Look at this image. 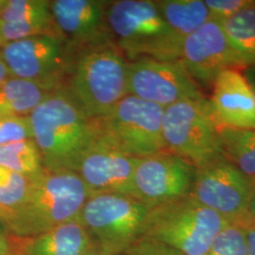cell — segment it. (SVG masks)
Here are the masks:
<instances>
[{
  "label": "cell",
  "instance_id": "9a60e30c",
  "mask_svg": "<svg viewBox=\"0 0 255 255\" xmlns=\"http://www.w3.org/2000/svg\"><path fill=\"white\" fill-rule=\"evenodd\" d=\"M137 161L136 157L108 146L99 139L82 155L73 172L91 194L119 193L131 196Z\"/></svg>",
  "mask_w": 255,
  "mask_h": 255
},
{
  "label": "cell",
  "instance_id": "4fadbf2b",
  "mask_svg": "<svg viewBox=\"0 0 255 255\" xmlns=\"http://www.w3.org/2000/svg\"><path fill=\"white\" fill-rule=\"evenodd\" d=\"M179 61L193 81L204 87H213L222 71L242 67L231 48L221 21L214 18L184 40Z\"/></svg>",
  "mask_w": 255,
  "mask_h": 255
},
{
  "label": "cell",
  "instance_id": "d6986e66",
  "mask_svg": "<svg viewBox=\"0 0 255 255\" xmlns=\"http://www.w3.org/2000/svg\"><path fill=\"white\" fill-rule=\"evenodd\" d=\"M221 25L242 67L255 66V1L221 20Z\"/></svg>",
  "mask_w": 255,
  "mask_h": 255
},
{
  "label": "cell",
  "instance_id": "e0dca14e",
  "mask_svg": "<svg viewBox=\"0 0 255 255\" xmlns=\"http://www.w3.org/2000/svg\"><path fill=\"white\" fill-rule=\"evenodd\" d=\"M94 248L76 219L31 238L14 237L15 255H85Z\"/></svg>",
  "mask_w": 255,
  "mask_h": 255
},
{
  "label": "cell",
  "instance_id": "83f0119b",
  "mask_svg": "<svg viewBox=\"0 0 255 255\" xmlns=\"http://www.w3.org/2000/svg\"><path fill=\"white\" fill-rule=\"evenodd\" d=\"M250 1L251 0H206L204 3L209 9L211 17L221 21L244 8Z\"/></svg>",
  "mask_w": 255,
  "mask_h": 255
},
{
  "label": "cell",
  "instance_id": "e575fe53",
  "mask_svg": "<svg viewBox=\"0 0 255 255\" xmlns=\"http://www.w3.org/2000/svg\"><path fill=\"white\" fill-rule=\"evenodd\" d=\"M250 84H251V86H252V89H253V92H254V96H255V82H250Z\"/></svg>",
  "mask_w": 255,
  "mask_h": 255
},
{
  "label": "cell",
  "instance_id": "5bb4252c",
  "mask_svg": "<svg viewBox=\"0 0 255 255\" xmlns=\"http://www.w3.org/2000/svg\"><path fill=\"white\" fill-rule=\"evenodd\" d=\"M109 2L101 0L50 1L55 27L78 53L91 46L113 42L107 21Z\"/></svg>",
  "mask_w": 255,
  "mask_h": 255
},
{
  "label": "cell",
  "instance_id": "ffe728a7",
  "mask_svg": "<svg viewBox=\"0 0 255 255\" xmlns=\"http://www.w3.org/2000/svg\"><path fill=\"white\" fill-rule=\"evenodd\" d=\"M48 93L35 82L9 78L0 84V116L27 117Z\"/></svg>",
  "mask_w": 255,
  "mask_h": 255
},
{
  "label": "cell",
  "instance_id": "9c48e42d",
  "mask_svg": "<svg viewBox=\"0 0 255 255\" xmlns=\"http://www.w3.org/2000/svg\"><path fill=\"white\" fill-rule=\"evenodd\" d=\"M78 52L58 33L29 37L0 47L11 78L35 82L47 92L62 88Z\"/></svg>",
  "mask_w": 255,
  "mask_h": 255
},
{
  "label": "cell",
  "instance_id": "d4e9b609",
  "mask_svg": "<svg viewBox=\"0 0 255 255\" xmlns=\"http://www.w3.org/2000/svg\"><path fill=\"white\" fill-rule=\"evenodd\" d=\"M205 255H248L243 226L239 223H230L222 229Z\"/></svg>",
  "mask_w": 255,
  "mask_h": 255
},
{
  "label": "cell",
  "instance_id": "7a4b0ae2",
  "mask_svg": "<svg viewBox=\"0 0 255 255\" xmlns=\"http://www.w3.org/2000/svg\"><path fill=\"white\" fill-rule=\"evenodd\" d=\"M91 193L73 171L42 169L29 177L24 206L7 226L19 238H31L78 219Z\"/></svg>",
  "mask_w": 255,
  "mask_h": 255
},
{
  "label": "cell",
  "instance_id": "d6a6232c",
  "mask_svg": "<svg viewBox=\"0 0 255 255\" xmlns=\"http://www.w3.org/2000/svg\"><path fill=\"white\" fill-rule=\"evenodd\" d=\"M85 255H112V254H108V253H105V252H102L101 250L97 249L96 247H94L93 249H91L87 254Z\"/></svg>",
  "mask_w": 255,
  "mask_h": 255
},
{
  "label": "cell",
  "instance_id": "7c38bea8",
  "mask_svg": "<svg viewBox=\"0 0 255 255\" xmlns=\"http://www.w3.org/2000/svg\"><path fill=\"white\" fill-rule=\"evenodd\" d=\"M128 94L167 107L201 94L180 61L141 58L128 63Z\"/></svg>",
  "mask_w": 255,
  "mask_h": 255
},
{
  "label": "cell",
  "instance_id": "603a6c76",
  "mask_svg": "<svg viewBox=\"0 0 255 255\" xmlns=\"http://www.w3.org/2000/svg\"><path fill=\"white\" fill-rule=\"evenodd\" d=\"M0 167L31 177L43 169L41 155L32 139L0 146Z\"/></svg>",
  "mask_w": 255,
  "mask_h": 255
},
{
  "label": "cell",
  "instance_id": "4dcf8cb0",
  "mask_svg": "<svg viewBox=\"0 0 255 255\" xmlns=\"http://www.w3.org/2000/svg\"><path fill=\"white\" fill-rule=\"evenodd\" d=\"M9 78H11V76L9 74V69L0 56V84L9 80Z\"/></svg>",
  "mask_w": 255,
  "mask_h": 255
},
{
  "label": "cell",
  "instance_id": "2e32d148",
  "mask_svg": "<svg viewBox=\"0 0 255 255\" xmlns=\"http://www.w3.org/2000/svg\"><path fill=\"white\" fill-rule=\"evenodd\" d=\"M209 104L218 126L255 129L254 92L237 69L230 68L219 74L213 84Z\"/></svg>",
  "mask_w": 255,
  "mask_h": 255
},
{
  "label": "cell",
  "instance_id": "d590c367",
  "mask_svg": "<svg viewBox=\"0 0 255 255\" xmlns=\"http://www.w3.org/2000/svg\"><path fill=\"white\" fill-rule=\"evenodd\" d=\"M0 47H1V40H0Z\"/></svg>",
  "mask_w": 255,
  "mask_h": 255
},
{
  "label": "cell",
  "instance_id": "30bf717a",
  "mask_svg": "<svg viewBox=\"0 0 255 255\" xmlns=\"http://www.w3.org/2000/svg\"><path fill=\"white\" fill-rule=\"evenodd\" d=\"M255 190V182L221 155L195 167L190 195L229 223H241L248 217Z\"/></svg>",
  "mask_w": 255,
  "mask_h": 255
},
{
  "label": "cell",
  "instance_id": "836d02e7",
  "mask_svg": "<svg viewBox=\"0 0 255 255\" xmlns=\"http://www.w3.org/2000/svg\"><path fill=\"white\" fill-rule=\"evenodd\" d=\"M6 3H7V0H0V15L2 13V10L4 9Z\"/></svg>",
  "mask_w": 255,
  "mask_h": 255
},
{
  "label": "cell",
  "instance_id": "ba28073f",
  "mask_svg": "<svg viewBox=\"0 0 255 255\" xmlns=\"http://www.w3.org/2000/svg\"><path fill=\"white\" fill-rule=\"evenodd\" d=\"M164 107L127 95L100 120V140L132 157L164 151Z\"/></svg>",
  "mask_w": 255,
  "mask_h": 255
},
{
  "label": "cell",
  "instance_id": "8fae6325",
  "mask_svg": "<svg viewBox=\"0 0 255 255\" xmlns=\"http://www.w3.org/2000/svg\"><path fill=\"white\" fill-rule=\"evenodd\" d=\"M195 166L167 150L138 158L131 196L151 209L190 194Z\"/></svg>",
  "mask_w": 255,
  "mask_h": 255
},
{
  "label": "cell",
  "instance_id": "cb8c5ba5",
  "mask_svg": "<svg viewBox=\"0 0 255 255\" xmlns=\"http://www.w3.org/2000/svg\"><path fill=\"white\" fill-rule=\"evenodd\" d=\"M0 20L6 22H27L53 20L50 1L47 0H7Z\"/></svg>",
  "mask_w": 255,
  "mask_h": 255
},
{
  "label": "cell",
  "instance_id": "4316f807",
  "mask_svg": "<svg viewBox=\"0 0 255 255\" xmlns=\"http://www.w3.org/2000/svg\"><path fill=\"white\" fill-rule=\"evenodd\" d=\"M119 255H185L172 247L142 237Z\"/></svg>",
  "mask_w": 255,
  "mask_h": 255
},
{
  "label": "cell",
  "instance_id": "484cf974",
  "mask_svg": "<svg viewBox=\"0 0 255 255\" xmlns=\"http://www.w3.org/2000/svg\"><path fill=\"white\" fill-rule=\"evenodd\" d=\"M31 138L27 117L0 116V146Z\"/></svg>",
  "mask_w": 255,
  "mask_h": 255
},
{
  "label": "cell",
  "instance_id": "277c9868",
  "mask_svg": "<svg viewBox=\"0 0 255 255\" xmlns=\"http://www.w3.org/2000/svg\"><path fill=\"white\" fill-rule=\"evenodd\" d=\"M107 21L115 44L131 62L141 58L180 60L182 48L174 41L156 1H110Z\"/></svg>",
  "mask_w": 255,
  "mask_h": 255
},
{
  "label": "cell",
  "instance_id": "7402d4cb",
  "mask_svg": "<svg viewBox=\"0 0 255 255\" xmlns=\"http://www.w3.org/2000/svg\"><path fill=\"white\" fill-rule=\"evenodd\" d=\"M29 177L0 167V221L8 226L27 201Z\"/></svg>",
  "mask_w": 255,
  "mask_h": 255
},
{
  "label": "cell",
  "instance_id": "6da1fadb",
  "mask_svg": "<svg viewBox=\"0 0 255 255\" xmlns=\"http://www.w3.org/2000/svg\"><path fill=\"white\" fill-rule=\"evenodd\" d=\"M43 168L74 171L101 135L100 120L88 118L63 87L50 92L28 116Z\"/></svg>",
  "mask_w": 255,
  "mask_h": 255
},
{
  "label": "cell",
  "instance_id": "52a82bcc",
  "mask_svg": "<svg viewBox=\"0 0 255 255\" xmlns=\"http://www.w3.org/2000/svg\"><path fill=\"white\" fill-rule=\"evenodd\" d=\"M164 149L179 155L195 167L223 155L209 101L202 96L171 104L164 110Z\"/></svg>",
  "mask_w": 255,
  "mask_h": 255
},
{
  "label": "cell",
  "instance_id": "ac0fdd59",
  "mask_svg": "<svg viewBox=\"0 0 255 255\" xmlns=\"http://www.w3.org/2000/svg\"><path fill=\"white\" fill-rule=\"evenodd\" d=\"M156 2L174 41L181 48L187 37L212 18L204 1L161 0Z\"/></svg>",
  "mask_w": 255,
  "mask_h": 255
},
{
  "label": "cell",
  "instance_id": "44dd1931",
  "mask_svg": "<svg viewBox=\"0 0 255 255\" xmlns=\"http://www.w3.org/2000/svg\"><path fill=\"white\" fill-rule=\"evenodd\" d=\"M223 155L255 182V129L218 126Z\"/></svg>",
  "mask_w": 255,
  "mask_h": 255
},
{
  "label": "cell",
  "instance_id": "f1b7e54d",
  "mask_svg": "<svg viewBox=\"0 0 255 255\" xmlns=\"http://www.w3.org/2000/svg\"><path fill=\"white\" fill-rule=\"evenodd\" d=\"M243 226L246 237L247 254L255 255V222L247 217L244 221L239 223Z\"/></svg>",
  "mask_w": 255,
  "mask_h": 255
},
{
  "label": "cell",
  "instance_id": "f546056e",
  "mask_svg": "<svg viewBox=\"0 0 255 255\" xmlns=\"http://www.w3.org/2000/svg\"><path fill=\"white\" fill-rule=\"evenodd\" d=\"M0 255H13L10 237H5L2 233H0Z\"/></svg>",
  "mask_w": 255,
  "mask_h": 255
},
{
  "label": "cell",
  "instance_id": "5b68a950",
  "mask_svg": "<svg viewBox=\"0 0 255 255\" xmlns=\"http://www.w3.org/2000/svg\"><path fill=\"white\" fill-rule=\"evenodd\" d=\"M229 223L191 195L151 208L143 237L172 247L185 255H205L217 235Z\"/></svg>",
  "mask_w": 255,
  "mask_h": 255
},
{
  "label": "cell",
  "instance_id": "8992f818",
  "mask_svg": "<svg viewBox=\"0 0 255 255\" xmlns=\"http://www.w3.org/2000/svg\"><path fill=\"white\" fill-rule=\"evenodd\" d=\"M149 208L135 198L119 193L91 194L77 220L94 247L119 255L143 237Z\"/></svg>",
  "mask_w": 255,
  "mask_h": 255
},
{
  "label": "cell",
  "instance_id": "1f68e13d",
  "mask_svg": "<svg viewBox=\"0 0 255 255\" xmlns=\"http://www.w3.org/2000/svg\"><path fill=\"white\" fill-rule=\"evenodd\" d=\"M248 218L252 219L255 222V190L253 195V198L251 200V203L249 206V213H248Z\"/></svg>",
  "mask_w": 255,
  "mask_h": 255
},
{
  "label": "cell",
  "instance_id": "3957f363",
  "mask_svg": "<svg viewBox=\"0 0 255 255\" xmlns=\"http://www.w3.org/2000/svg\"><path fill=\"white\" fill-rule=\"evenodd\" d=\"M128 63L114 42L81 50L66 89L92 119L106 117L128 94Z\"/></svg>",
  "mask_w": 255,
  "mask_h": 255
}]
</instances>
